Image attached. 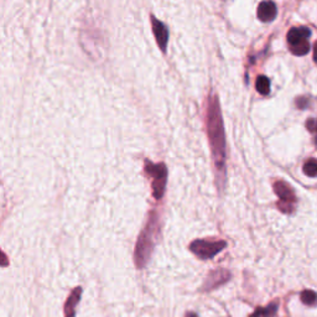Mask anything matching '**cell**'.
<instances>
[{"label": "cell", "mask_w": 317, "mask_h": 317, "mask_svg": "<svg viewBox=\"0 0 317 317\" xmlns=\"http://www.w3.org/2000/svg\"><path fill=\"white\" fill-rule=\"evenodd\" d=\"M207 134L209 139L212 156L217 171L225 173L226 169V137L222 119L219 99L216 94L211 96L207 107Z\"/></svg>", "instance_id": "6da1fadb"}, {"label": "cell", "mask_w": 317, "mask_h": 317, "mask_svg": "<svg viewBox=\"0 0 317 317\" xmlns=\"http://www.w3.org/2000/svg\"><path fill=\"white\" fill-rule=\"evenodd\" d=\"M159 231H160V228H159V217H157L156 212H151L149 219H147L146 226H145V228L142 231L139 238H138L137 247H135L134 260L138 269H144L147 261H149L152 250H154L155 240H156L157 234H159Z\"/></svg>", "instance_id": "7a4b0ae2"}, {"label": "cell", "mask_w": 317, "mask_h": 317, "mask_svg": "<svg viewBox=\"0 0 317 317\" xmlns=\"http://www.w3.org/2000/svg\"><path fill=\"white\" fill-rule=\"evenodd\" d=\"M144 169L146 175L152 178V195L156 200H161L165 194L168 169L164 164H152L149 160H145Z\"/></svg>", "instance_id": "3957f363"}, {"label": "cell", "mask_w": 317, "mask_h": 317, "mask_svg": "<svg viewBox=\"0 0 317 317\" xmlns=\"http://www.w3.org/2000/svg\"><path fill=\"white\" fill-rule=\"evenodd\" d=\"M311 35V31L309 28H292L288 32V42H289V49L295 56H304L310 51L309 37Z\"/></svg>", "instance_id": "277c9868"}, {"label": "cell", "mask_w": 317, "mask_h": 317, "mask_svg": "<svg viewBox=\"0 0 317 317\" xmlns=\"http://www.w3.org/2000/svg\"><path fill=\"white\" fill-rule=\"evenodd\" d=\"M227 247V243L225 240H206V239H196L190 244V250L194 253L195 256L199 257L202 260L212 259L214 256Z\"/></svg>", "instance_id": "5b68a950"}, {"label": "cell", "mask_w": 317, "mask_h": 317, "mask_svg": "<svg viewBox=\"0 0 317 317\" xmlns=\"http://www.w3.org/2000/svg\"><path fill=\"white\" fill-rule=\"evenodd\" d=\"M274 191L276 196L279 197L278 208L283 213H291L295 209L296 204V196L294 194V190L284 181H276L274 183Z\"/></svg>", "instance_id": "8992f818"}, {"label": "cell", "mask_w": 317, "mask_h": 317, "mask_svg": "<svg viewBox=\"0 0 317 317\" xmlns=\"http://www.w3.org/2000/svg\"><path fill=\"white\" fill-rule=\"evenodd\" d=\"M231 279V273L226 269H216V270L211 271L207 276V279L204 280L203 287H202V290L203 291H209V290H213L216 288L221 287L225 283H227Z\"/></svg>", "instance_id": "52a82bcc"}, {"label": "cell", "mask_w": 317, "mask_h": 317, "mask_svg": "<svg viewBox=\"0 0 317 317\" xmlns=\"http://www.w3.org/2000/svg\"><path fill=\"white\" fill-rule=\"evenodd\" d=\"M151 25H152V32H154V36H155V40H156L157 45H159L161 51L166 52V46H168V41H169L168 28H166L165 24H164L163 21L156 19L154 15H151Z\"/></svg>", "instance_id": "ba28073f"}, {"label": "cell", "mask_w": 317, "mask_h": 317, "mask_svg": "<svg viewBox=\"0 0 317 317\" xmlns=\"http://www.w3.org/2000/svg\"><path fill=\"white\" fill-rule=\"evenodd\" d=\"M276 14H278V9H276L275 3L271 1V0L261 1L258 6V10H257V15H258L259 20L263 21V23L273 21L276 18Z\"/></svg>", "instance_id": "9c48e42d"}, {"label": "cell", "mask_w": 317, "mask_h": 317, "mask_svg": "<svg viewBox=\"0 0 317 317\" xmlns=\"http://www.w3.org/2000/svg\"><path fill=\"white\" fill-rule=\"evenodd\" d=\"M81 295H82V288L77 287L72 290V292L68 296L67 301L65 304V317H75L76 316V306L81 301Z\"/></svg>", "instance_id": "30bf717a"}, {"label": "cell", "mask_w": 317, "mask_h": 317, "mask_svg": "<svg viewBox=\"0 0 317 317\" xmlns=\"http://www.w3.org/2000/svg\"><path fill=\"white\" fill-rule=\"evenodd\" d=\"M278 302H271L265 307H258L249 317H274L278 311Z\"/></svg>", "instance_id": "8fae6325"}, {"label": "cell", "mask_w": 317, "mask_h": 317, "mask_svg": "<svg viewBox=\"0 0 317 317\" xmlns=\"http://www.w3.org/2000/svg\"><path fill=\"white\" fill-rule=\"evenodd\" d=\"M256 88L260 94L268 96L270 93V81L265 76H259L256 81Z\"/></svg>", "instance_id": "7c38bea8"}, {"label": "cell", "mask_w": 317, "mask_h": 317, "mask_svg": "<svg viewBox=\"0 0 317 317\" xmlns=\"http://www.w3.org/2000/svg\"><path fill=\"white\" fill-rule=\"evenodd\" d=\"M304 173L309 177H317V159H309L304 164Z\"/></svg>", "instance_id": "4fadbf2b"}, {"label": "cell", "mask_w": 317, "mask_h": 317, "mask_svg": "<svg viewBox=\"0 0 317 317\" xmlns=\"http://www.w3.org/2000/svg\"><path fill=\"white\" fill-rule=\"evenodd\" d=\"M301 301L302 304L306 305V306H312L317 302V294L312 290H305V291L301 292Z\"/></svg>", "instance_id": "5bb4252c"}, {"label": "cell", "mask_w": 317, "mask_h": 317, "mask_svg": "<svg viewBox=\"0 0 317 317\" xmlns=\"http://www.w3.org/2000/svg\"><path fill=\"white\" fill-rule=\"evenodd\" d=\"M306 128L311 133H317V119H309L306 121Z\"/></svg>", "instance_id": "9a60e30c"}, {"label": "cell", "mask_w": 317, "mask_h": 317, "mask_svg": "<svg viewBox=\"0 0 317 317\" xmlns=\"http://www.w3.org/2000/svg\"><path fill=\"white\" fill-rule=\"evenodd\" d=\"M314 59H315V62L317 63V41L315 42V45H314Z\"/></svg>", "instance_id": "2e32d148"}, {"label": "cell", "mask_w": 317, "mask_h": 317, "mask_svg": "<svg viewBox=\"0 0 317 317\" xmlns=\"http://www.w3.org/2000/svg\"><path fill=\"white\" fill-rule=\"evenodd\" d=\"M186 317H199V316H197V314H195V312H188V314L186 315Z\"/></svg>", "instance_id": "e0dca14e"}, {"label": "cell", "mask_w": 317, "mask_h": 317, "mask_svg": "<svg viewBox=\"0 0 317 317\" xmlns=\"http://www.w3.org/2000/svg\"><path fill=\"white\" fill-rule=\"evenodd\" d=\"M316 144H317V137H316Z\"/></svg>", "instance_id": "ac0fdd59"}]
</instances>
